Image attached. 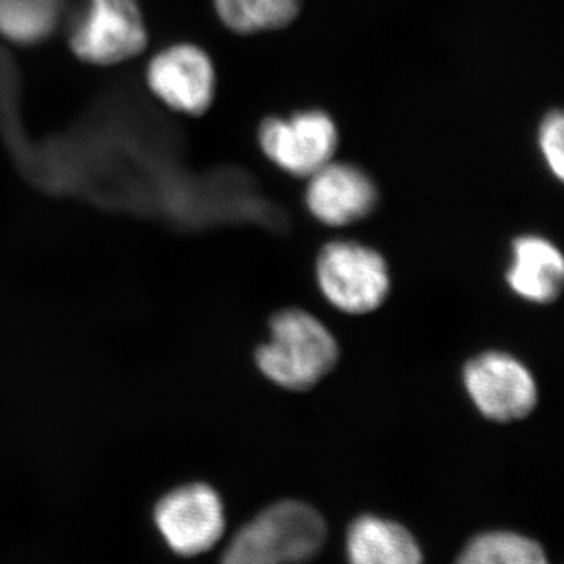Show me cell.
<instances>
[{"mask_svg": "<svg viewBox=\"0 0 564 564\" xmlns=\"http://www.w3.org/2000/svg\"><path fill=\"white\" fill-rule=\"evenodd\" d=\"M151 91L174 111L202 115L215 95L209 55L193 44H174L152 58L147 70Z\"/></svg>", "mask_w": 564, "mask_h": 564, "instance_id": "ba28073f", "label": "cell"}, {"mask_svg": "<svg viewBox=\"0 0 564 564\" xmlns=\"http://www.w3.org/2000/svg\"><path fill=\"white\" fill-rule=\"evenodd\" d=\"M339 359V344L328 326L307 311L274 314L270 337L256 351V366L285 391H307L321 383Z\"/></svg>", "mask_w": 564, "mask_h": 564, "instance_id": "6da1fadb", "label": "cell"}, {"mask_svg": "<svg viewBox=\"0 0 564 564\" xmlns=\"http://www.w3.org/2000/svg\"><path fill=\"white\" fill-rule=\"evenodd\" d=\"M464 389L478 413L492 422L527 417L538 403V384L524 362L507 351L474 356L464 366Z\"/></svg>", "mask_w": 564, "mask_h": 564, "instance_id": "277c9868", "label": "cell"}, {"mask_svg": "<svg viewBox=\"0 0 564 564\" xmlns=\"http://www.w3.org/2000/svg\"><path fill=\"white\" fill-rule=\"evenodd\" d=\"M505 280L514 295L525 302H555L564 282L562 251L541 236L518 237L511 245V261Z\"/></svg>", "mask_w": 564, "mask_h": 564, "instance_id": "30bf717a", "label": "cell"}, {"mask_svg": "<svg viewBox=\"0 0 564 564\" xmlns=\"http://www.w3.org/2000/svg\"><path fill=\"white\" fill-rule=\"evenodd\" d=\"M155 522L174 552L203 554L218 543L225 530L221 499L210 486H182L159 502Z\"/></svg>", "mask_w": 564, "mask_h": 564, "instance_id": "52a82bcc", "label": "cell"}, {"mask_svg": "<svg viewBox=\"0 0 564 564\" xmlns=\"http://www.w3.org/2000/svg\"><path fill=\"white\" fill-rule=\"evenodd\" d=\"M259 143L263 154L282 172L311 177L333 162L339 133L328 113L307 110L263 121Z\"/></svg>", "mask_w": 564, "mask_h": 564, "instance_id": "8992f818", "label": "cell"}, {"mask_svg": "<svg viewBox=\"0 0 564 564\" xmlns=\"http://www.w3.org/2000/svg\"><path fill=\"white\" fill-rule=\"evenodd\" d=\"M315 278L326 302L350 315L373 313L391 292L383 256L352 240L325 245L315 262Z\"/></svg>", "mask_w": 564, "mask_h": 564, "instance_id": "3957f363", "label": "cell"}, {"mask_svg": "<svg viewBox=\"0 0 564 564\" xmlns=\"http://www.w3.org/2000/svg\"><path fill=\"white\" fill-rule=\"evenodd\" d=\"M456 564H549L543 549L516 533L481 534L469 543Z\"/></svg>", "mask_w": 564, "mask_h": 564, "instance_id": "5bb4252c", "label": "cell"}, {"mask_svg": "<svg viewBox=\"0 0 564 564\" xmlns=\"http://www.w3.org/2000/svg\"><path fill=\"white\" fill-rule=\"evenodd\" d=\"M306 204L314 218L343 228L372 214L378 192L369 174L350 163L329 162L307 177Z\"/></svg>", "mask_w": 564, "mask_h": 564, "instance_id": "9c48e42d", "label": "cell"}, {"mask_svg": "<svg viewBox=\"0 0 564 564\" xmlns=\"http://www.w3.org/2000/svg\"><path fill=\"white\" fill-rule=\"evenodd\" d=\"M65 0H0V35L13 43L47 39L61 21Z\"/></svg>", "mask_w": 564, "mask_h": 564, "instance_id": "7c38bea8", "label": "cell"}, {"mask_svg": "<svg viewBox=\"0 0 564 564\" xmlns=\"http://www.w3.org/2000/svg\"><path fill=\"white\" fill-rule=\"evenodd\" d=\"M70 50L93 65L131 61L147 47L148 32L137 0H88L69 33Z\"/></svg>", "mask_w": 564, "mask_h": 564, "instance_id": "5b68a950", "label": "cell"}, {"mask_svg": "<svg viewBox=\"0 0 564 564\" xmlns=\"http://www.w3.org/2000/svg\"><path fill=\"white\" fill-rule=\"evenodd\" d=\"M540 147L544 161L556 180L564 174V120L560 111L547 115L540 129Z\"/></svg>", "mask_w": 564, "mask_h": 564, "instance_id": "9a60e30c", "label": "cell"}, {"mask_svg": "<svg viewBox=\"0 0 564 564\" xmlns=\"http://www.w3.org/2000/svg\"><path fill=\"white\" fill-rule=\"evenodd\" d=\"M351 564H422L421 549L395 522L364 516L350 527L347 540Z\"/></svg>", "mask_w": 564, "mask_h": 564, "instance_id": "8fae6325", "label": "cell"}, {"mask_svg": "<svg viewBox=\"0 0 564 564\" xmlns=\"http://www.w3.org/2000/svg\"><path fill=\"white\" fill-rule=\"evenodd\" d=\"M226 28L237 33L276 31L295 20L300 0H215Z\"/></svg>", "mask_w": 564, "mask_h": 564, "instance_id": "4fadbf2b", "label": "cell"}, {"mask_svg": "<svg viewBox=\"0 0 564 564\" xmlns=\"http://www.w3.org/2000/svg\"><path fill=\"white\" fill-rule=\"evenodd\" d=\"M326 525L322 516L302 502L267 508L236 534L221 564H300L322 551Z\"/></svg>", "mask_w": 564, "mask_h": 564, "instance_id": "7a4b0ae2", "label": "cell"}]
</instances>
